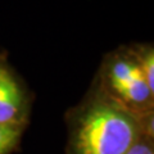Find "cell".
Returning a JSON list of instances; mask_svg holds the SVG:
<instances>
[{
    "label": "cell",
    "instance_id": "obj_1",
    "mask_svg": "<svg viewBox=\"0 0 154 154\" xmlns=\"http://www.w3.org/2000/svg\"><path fill=\"white\" fill-rule=\"evenodd\" d=\"M66 154H126L141 136L139 116L127 112L94 82L66 113Z\"/></svg>",
    "mask_w": 154,
    "mask_h": 154
},
{
    "label": "cell",
    "instance_id": "obj_2",
    "mask_svg": "<svg viewBox=\"0 0 154 154\" xmlns=\"http://www.w3.org/2000/svg\"><path fill=\"white\" fill-rule=\"evenodd\" d=\"M93 82L130 113L154 112V90L149 88L130 45H121L103 57Z\"/></svg>",
    "mask_w": 154,
    "mask_h": 154
},
{
    "label": "cell",
    "instance_id": "obj_3",
    "mask_svg": "<svg viewBox=\"0 0 154 154\" xmlns=\"http://www.w3.org/2000/svg\"><path fill=\"white\" fill-rule=\"evenodd\" d=\"M31 95L23 81L0 59V125L25 131L31 113Z\"/></svg>",
    "mask_w": 154,
    "mask_h": 154
},
{
    "label": "cell",
    "instance_id": "obj_4",
    "mask_svg": "<svg viewBox=\"0 0 154 154\" xmlns=\"http://www.w3.org/2000/svg\"><path fill=\"white\" fill-rule=\"evenodd\" d=\"M130 48L143 71L149 88L154 90V48L150 42L130 44Z\"/></svg>",
    "mask_w": 154,
    "mask_h": 154
},
{
    "label": "cell",
    "instance_id": "obj_5",
    "mask_svg": "<svg viewBox=\"0 0 154 154\" xmlns=\"http://www.w3.org/2000/svg\"><path fill=\"white\" fill-rule=\"evenodd\" d=\"M23 130L0 125V154H12L18 148Z\"/></svg>",
    "mask_w": 154,
    "mask_h": 154
},
{
    "label": "cell",
    "instance_id": "obj_6",
    "mask_svg": "<svg viewBox=\"0 0 154 154\" xmlns=\"http://www.w3.org/2000/svg\"><path fill=\"white\" fill-rule=\"evenodd\" d=\"M126 154H154V137L141 135Z\"/></svg>",
    "mask_w": 154,
    "mask_h": 154
}]
</instances>
